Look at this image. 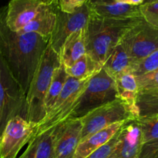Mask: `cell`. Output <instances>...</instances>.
<instances>
[{"mask_svg": "<svg viewBox=\"0 0 158 158\" xmlns=\"http://www.w3.org/2000/svg\"><path fill=\"white\" fill-rule=\"evenodd\" d=\"M60 65V56L48 43L26 94V120L28 121L37 125L46 116L45 98L54 70Z\"/></svg>", "mask_w": 158, "mask_h": 158, "instance_id": "3", "label": "cell"}, {"mask_svg": "<svg viewBox=\"0 0 158 158\" xmlns=\"http://www.w3.org/2000/svg\"><path fill=\"white\" fill-rule=\"evenodd\" d=\"M89 15L90 12L88 2L72 13L62 12L58 6L56 10V23L49 43L59 56L66 39L73 32L81 30L87 26Z\"/></svg>", "mask_w": 158, "mask_h": 158, "instance_id": "10", "label": "cell"}, {"mask_svg": "<svg viewBox=\"0 0 158 158\" xmlns=\"http://www.w3.org/2000/svg\"><path fill=\"white\" fill-rule=\"evenodd\" d=\"M68 75L66 74L65 67L63 64L60 65L54 70L52 80H51L50 85H49L46 98H45L44 105L46 114L52 107L55 102L56 101L57 98L64 87Z\"/></svg>", "mask_w": 158, "mask_h": 158, "instance_id": "22", "label": "cell"}, {"mask_svg": "<svg viewBox=\"0 0 158 158\" xmlns=\"http://www.w3.org/2000/svg\"><path fill=\"white\" fill-rule=\"evenodd\" d=\"M89 12L100 18L127 20L141 18L140 7L117 2L116 0H89Z\"/></svg>", "mask_w": 158, "mask_h": 158, "instance_id": "14", "label": "cell"}, {"mask_svg": "<svg viewBox=\"0 0 158 158\" xmlns=\"http://www.w3.org/2000/svg\"><path fill=\"white\" fill-rule=\"evenodd\" d=\"M114 80L117 87V98L127 105L136 120L139 117L137 106L138 85L136 77L132 73H127Z\"/></svg>", "mask_w": 158, "mask_h": 158, "instance_id": "17", "label": "cell"}, {"mask_svg": "<svg viewBox=\"0 0 158 158\" xmlns=\"http://www.w3.org/2000/svg\"><path fill=\"white\" fill-rule=\"evenodd\" d=\"M140 7L141 16L151 26L158 28V0L148 4H143Z\"/></svg>", "mask_w": 158, "mask_h": 158, "instance_id": "27", "label": "cell"}, {"mask_svg": "<svg viewBox=\"0 0 158 158\" xmlns=\"http://www.w3.org/2000/svg\"><path fill=\"white\" fill-rule=\"evenodd\" d=\"M135 120L129 108L120 99L102 105L82 117L80 141L117 123Z\"/></svg>", "mask_w": 158, "mask_h": 158, "instance_id": "8", "label": "cell"}, {"mask_svg": "<svg viewBox=\"0 0 158 158\" xmlns=\"http://www.w3.org/2000/svg\"><path fill=\"white\" fill-rule=\"evenodd\" d=\"M158 69V49L134 65L132 73L136 77H141Z\"/></svg>", "mask_w": 158, "mask_h": 158, "instance_id": "25", "label": "cell"}, {"mask_svg": "<svg viewBox=\"0 0 158 158\" xmlns=\"http://www.w3.org/2000/svg\"><path fill=\"white\" fill-rule=\"evenodd\" d=\"M120 128L112 138L110 139L106 143L102 145L101 147H100L97 150H95L94 152L91 153L86 158H109L113 151H114L117 142H118Z\"/></svg>", "mask_w": 158, "mask_h": 158, "instance_id": "26", "label": "cell"}, {"mask_svg": "<svg viewBox=\"0 0 158 158\" xmlns=\"http://www.w3.org/2000/svg\"><path fill=\"white\" fill-rule=\"evenodd\" d=\"M143 144L141 133L135 120L124 122L119 140L109 158H138Z\"/></svg>", "mask_w": 158, "mask_h": 158, "instance_id": "13", "label": "cell"}, {"mask_svg": "<svg viewBox=\"0 0 158 158\" xmlns=\"http://www.w3.org/2000/svg\"><path fill=\"white\" fill-rule=\"evenodd\" d=\"M43 1L45 4L48 5V6H51V5H58V0H43Z\"/></svg>", "mask_w": 158, "mask_h": 158, "instance_id": "31", "label": "cell"}, {"mask_svg": "<svg viewBox=\"0 0 158 158\" xmlns=\"http://www.w3.org/2000/svg\"><path fill=\"white\" fill-rule=\"evenodd\" d=\"M123 123L124 122L114 123L80 141L76 150L73 158H86L95 150L112 138Z\"/></svg>", "mask_w": 158, "mask_h": 158, "instance_id": "18", "label": "cell"}, {"mask_svg": "<svg viewBox=\"0 0 158 158\" xmlns=\"http://www.w3.org/2000/svg\"><path fill=\"white\" fill-rule=\"evenodd\" d=\"M138 158H158V139L143 143Z\"/></svg>", "mask_w": 158, "mask_h": 158, "instance_id": "28", "label": "cell"}, {"mask_svg": "<svg viewBox=\"0 0 158 158\" xmlns=\"http://www.w3.org/2000/svg\"><path fill=\"white\" fill-rule=\"evenodd\" d=\"M137 19H107L90 14L86 26V53L103 66L111 51L120 43L125 31Z\"/></svg>", "mask_w": 158, "mask_h": 158, "instance_id": "2", "label": "cell"}, {"mask_svg": "<svg viewBox=\"0 0 158 158\" xmlns=\"http://www.w3.org/2000/svg\"><path fill=\"white\" fill-rule=\"evenodd\" d=\"M26 94L0 55V136L14 117L26 119Z\"/></svg>", "mask_w": 158, "mask_h": 158, "instance_id": "4", "label": "cell"}, {"mask_svg": "<svg viewBox=\"0 0 158 158\" xmlns=\"http://www.w3.org/2000/svg\"><path fill=\"white\" fill-rule=\"evenodd\" d=\"M102 69L99 63L93 60L88 54H84L72 66L65 67L68 77L79 80H83L94 77Z\"/></svg>", "mask_w": 158, "mask_h": 158, "instance_id": "21", "label": "cell"}, {"mask_svg": "<svg viewBox=\"0 0 158 158\" xmlns=\"http://www.w3.org/2000/svg\"><path fill=\"white\" fill-rule=\"evenodd\" d=\"M81 131L80 118L68 119L53 128L55 158H73L80 142Z\"/></svg>", "mask_w": 158, "mask_h": 158, "instance_id": "11", "label": "cell"}, {"mask_svg": "<svg viewBox=\"0 0 158 158\" xmlns=\"http://www.w3.org/2000/svg\"><path fill=\"white\" fill-rule=\"evenodd\" d=\"M89 1V0H58V6L62 12L72 13Z\"/></svg>", "mask_w": 158, "mask_h": 158, "instance_id": "29", "label": "cell"}, {"mask_svg": "<svg viewBox=\"0 0 158 158\" xmlns=\"http://www.w3.org/2000/svg\"><path fill=\"white\" fill-rule=\"evenodd\" d=\"M86 52V27L71 34L62 46L60 53L61 64L64 67L72 66Z\"/></svg>", "mask_w": 158, "mask_h": 158, "instance_id": "16", "label": "cell"}, {"mask_svg": "<svg viewBox=\"0 0 158 158\" xmlns=\"http://www.w3.org/2000/svg\"><path fill=\"white\" fill-rule=\"evenodd\" d=\"M120 43L134 65L158 49V28L137 19L125 31Z\"/></svg>", "mask_w": 158, "mask_h": 158, "instance_id": "7", "label": "cell"}, {"mask_svg": "<svg viewBox=\"0 0 158 158\" xmlns=\"http://www.w3.org/2000/svg\"><path fill=\"white\" fill-rule=\"evenodd\" d=\"M92 77L79 80L68 77L64 87L56 101L46 113L44 118L36 125L34 136L55 128L69 119L73 110L77 106L80 96Z\"/></svg>", "mask_w": 158, "mask_h": 158, "instance_id": "6", "label": "cell"}, {"mask_svg": "<svg viewBox=\"0 0 158 158\" xmlns=\"http://www.w3.org/2000/svg\"><path fill=\"white\" fill-rule=\"evenodd\" d=\"M133 66L132 60L119 43L109 54L102 68L114 79L122 74L132 73Z\"/></svg>", "mask_w": 158, "mask_h": 158, "instance_id": "20", "label": "cell"}, {"mask_svg": "<svg viewBox=\"0 0 158 158\" xmlns=\"http://www.w3.org/2000/svg\"><path fill=\"white\" fill-rule=\"evenodd\" d=\"M142 136L143 143L158 139V114L136 119Z\"/></svg>", "mask_w": 158, "mask_h": 158, "instance_id": "23", "label": "cell"}, {"mask_svg": "<svg viewBox=\"0 0 158 158\" xmlns=\"http://www.w3.org/2000/svg\"><path fill=\"white\" fill-rule=\"evenodd\" d=\"M157 1V0H143V4H148V3H151V2H154ZM142 4V5H143Z\"/></svg>", "mask_w": 158, "mask_h": 158, "instance_id": "32", "label": "cell"}, {"mask_svg": "<svg viewBox=\"0 0 158 158\" xmlns=\"http://www.w3.org/2000/svg\"><path fill=\"white\" fill-rule=\"evenodd\" d=\"M117 99L115 81L102 68L88 82L69 119L81 118L89 111Z\"/></svg>", "mask_w": 158, "mask_h": 158, "instance_id": "5", "label": "cell"}, {"mask_svg": "<svg viewBox=\"0 0 158 158\" xmlns=\"http://www.w3.org/2000/svg\"><path fill=\"white\" fill-rule=\"evenodd\" d=\"M36 124L16 116L9 120L0 136V158H16L33 137Z\"/></svg>", "mask_w": 158, "mask_h": 158, "instance_id": "9", "label": "cell"}, {"mask_svg": "<svg viewBox=\"0 0 158 158\" xmlns=\"http://www.w3.org/2000/svg\"><path fill=\"white\" fill-rule=\"evenodd\" d=\"M58 5H46L44 9L24 27L17 32H34L49 40L56 23V10Z\"/></svg>", "mask_w": 158, "mask_h": 158, "instance_id": "15", "label": "cell"}, {"mask_svg": "<svg viewBox=\"0 0 158 158\" xmlns=\"http://www.w3.org/2000/svg\"><path fill=\"white\" fill-rule=\"evenodd\" d=\"M46 6L43 0H10L6 6V25L10 30L18 32Z\"/></svg>", "mask_w": 158, "mask_h": 158, "instance_id": "12", "label": "cell"}, {"mask_svg": "<svg viewBox=\"0 0 158 158\" xmlns=\"http://www.w3.org/2000/svg\"><path fill=\"white\" fill-rule=\"evenodd\" d=\"M52 133L53 128L33 136L26 151L16 158H55Z\"/></svg>", "mask_w": 158, "mask_h": 158, "instance_id": "19", "label": "cell"}, {"mask_svg": "<svg viewBox=\"0 0 158 158\" xmlns=\"http://www.w3.org/2000/svg\"><path fill=\"white\" fill-rule=\"evenodd\" d=\"M136 79L139 94L158 97V69Z\"/></svg>", "mask_w": 158, "mask_h": 158, "instance_id": "24", "label": "cell"}, {"mask_svg": "<svg viewBox=\"0 0 158 158\" xmlns=\"http://www.w3.org/2000/svg\"><path fill=\"white\" fill-rule=\"evenodd\" d=\"M116 1H117V2L134 6H141L143 2V0H116Z\"/></svg>", "mask_w": 158, "mask_h": 158, "instance_id": "30", "label": "cell"}, {"mask_svg": "<svg viewBox=\"0 0 158 158\" xmlns=\"http://www.w3.org/2000/svg\"><path fill=\"white\" fill-rule=\"evenodd\" d=\"M6 6H0V55L24 92L40 63L49 40L34 32L19 33L6 25Z\"/></svg>", "mask_w": 158, "mask_h": 158, "instance_id": "1", "label": "cell"}]
</instances>
